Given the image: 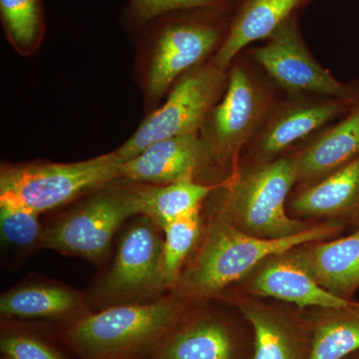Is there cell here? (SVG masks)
Instances as JSON below:
<instances>
[{
    "instance_id": "cell-26",
    "label": "cell",
    "mask_w": 359,
    "mask_h": 359,
    "mask_svg": "<svg viewBox=\"0 0 359 359\" xmlns=\"http://www.w3.org/2000/svg\"><path fill=\"white\" fill-rule=\"evenodd\" d=\"M238 0H129L124 18L136 29L158 16L173 11L194 8H212L233 14Z\"/></svg>"
},
{
    "instance_id": "cell-6",
    "label": "cell",
    "mask_w": 359,
    "mask_h": 359,
    "mask_svg": "<svg viewBox=\"0 0 359 359\" xmlns=\"http://www.w3.org/2000/svg\"><path fill=\"white\" fill-rule=\"evenodd\" d=\"M123 164L115 151L75 163L4 164L0 170V198L40 215L121 180Z\"/></svg>"
},
{
    "instance_id": "cell-15",
    "label": "cell",
    "mask_w": 359,
    "mask_h": 359,
    "mask_svg": "<svg viewBox=\"0 0 359 359\" xmlns=\"http://www.w3.org/2000/svg\"><path fill=\"white\" fill-rule=\"evenodd\" d=\"M297 186L309 185L359 156V102L339 121L316 132L294 148Z\"/></svg>"
},
{
    "instance_id": "cell-12",
    "label": "cell",
    "mask_w": 359,
    "mask_h": 359,
    "mask_svg": "<svg viewBox=\"0 0 359 359\" xmlns=\"http://www.w3.org/2000/svg\"><path fill=\"white\" fill-rule=\"evenodd\" d=\"M122 179L147 185H167L186 179L205 184L222 183L199 133L152 144L136 157L125 161Z\"/></svg>"
},
{
    "instance_id": "cell-9",
    "label": "cell",
    "mask_w": 359,
    "mask_h": 359,
    "mask_svg": "<svg viewBox=\"0 0 359 359\" xmlns=\"http://www.w3.org/2000/svg\"><path fill=\"white\" fill-rule=\"evenodd\" d=\"M285 20L262 46L245 52L287 95L334 97L359 102V87L341 82L309 48L302 32L301 16Z\"/></svg>"
},
{
    "instance_id": "cell-16",
    "label": "cell",
    "mask_w": 359,
    "mask_h": 359,
    "mask_svg": "<svg viewBox=\"0 0 359 359\" xmlns=\"http://www.w3.org/2000/svg\"><path fill=\"white\" fill-rule=\"evenodd\" d=\"M316 0H238L231 16L230 30L212 62L228 70L233 59L259 40H266L295 13Z\"/></svg>"
},
{
    "instance_id": "cell-3",
    "label": "cell",
    "mask_w": 359,
    "mask_h": 359,
    "mask_svg": "<svg viewBox=\"0 0 359 359\" xmlns=\"http://www.w3.org/2000/svg\"><path fill=\"white\" fill-rule=\"evenodd\" d=\"M228 74L223 98L210 111L199 133L222 182L238 173L245 148L285 95L245 51L233 59Z\"/></svg>"
},
{
    "instance_id": "cell-18",
    "label": "cell",
    "mask_w": 359,
    "mask_h": 359,
    "mask_svg": "<svg viewBox=\"0 0 359 359\" xmlns=\"http://www.w3.org/2000/svg\"><path fill=\"white\" fill-rule=\"evenodd\" d=\"M233 302L254 330V359H309L311 346L292 316L250 297H237Z\"/></svg>"
},
{
    "instance_id": "cell-10",
    "label": "cell",
    "mask_w": 359,
    "mask_h": 359,
    "mask_svg": "<svg viewBox=\"0 0 359 359\" xmlns=\"http://www.w3.org/2000/svg\"><path fill=\"white\" fill-rule=\"evenodd\" d=\"M163 229L148 216H138L123 233L114 261L95 290L107 306L158 299L168 290L163 271Z\"/></svg>"
},
{
    "instance_id": "cell-7",
    "label": "cell",
    "mask_w": 359,
    "mask_h": 359,
    "mask_svg": "<svg viewBox=\"0 0 359 359\" xmlns=\"http://www.w3.org/2000/svg\"><path fill=\"white\" fill-rule=\"evenodd\" d=\"M138 216L134 182L117 180L43 228L41 248L100 264L109 255L116 233Z\"/></svg>"
},
{
    "instance_id": "cell-19",
    "label": "cell",
    "mask_w": 359,
    "mask_h": 359,
    "mask_svg": "<svg viewBox=\"0 0 359 359\" xmlns=\"http://www.w3.org/2000/svg\"><path fill=\"white\" fill-rule=\"evenodd\" d=\"M222 183L205 184L194 179L167 185L135 183L140 216L150 217L162 228L201 211L205 201Z\"/></svg>"
},
{
    "instance_id": "cell-1",
    "label": "cell",
    "mask_w": 359,
    "mask_h": 359,
    "mask_svg": "<svg viewBox=\"0 0 359 359\" xmlns=\"http://www.w3.org/2000/svg\"><path fill=\"white\" fill-rule=\"evenodd\" d=\"M344 226L342 222L325 221L292 237L263 238L249 235L210 212L199 245L173 294L185 306L204 304L244 280L268 257L297 245L330 240L339 235Z\"/></svg>"
},
{
    "instance_id": "cell-25",
    "label": "cell",
    "mask_w": 359,
    "mask_h": 359,
    "mask_svg": "<svg viewBox=\"0 0 359 359\" xmlns=\"http://www.w3.org/2000/svg\"><path fill=\"white\" fill-rule=\"evenodd\" d=\"M42 233L39 214L13 201L0 198V235L4 247L28 254L41 248Z\"/></svg>"
},
{
    "instance_id": "cell-21",
    "label": "cell",
    "mask_w": 359,
    "mask_h": 359,
    "mask_svg": "<svg viewBox=\"0 0 359 359\" xmlns=\"http://www.w3.org/2000/svg\"><path fill=\"white\" fill-rule=\"evenodd\" d=\"M77 290L52 283H32L7 290L0 299L6 318H54L68 316L84 306Z\"/></svg>"
},
{
    "instance_id": "cell-2",
    "label": "cell",
    "mask_w": 359,
    "mask_h": 359,
    "mask_svg": "<svg viewBox=\"0 0 359 359\" xmlns=\"http://www.w3.org/2000/svg\"><path fill=\"white\" fill-rule=\"evenodd\" d=\"M231 14L194 8L158 16L136 28L141 86L148 102H158L175 82L218 52L230 30Z\"/></svg>"
},
{
    "instance_id": "cell-23",
    "label": "cell",
    "mask_w": 359,
    "mask_h": 359,
    "mask_svg": "<svg viewBox=\"0 0 359 359\" xmlns=\"http://www.w3.org/2000/svg\"><path fill=\"white\" fill-rule=\"evenodd\" d=\"M0 20L7 41L21 55L39 48L46 32L42 0H0Z\"/></svg>"
},
{
    "instance_id": "cell-17",
    "label": "cell",
    "mask_w": 359,
    "mask_h": 359,
    "mask_svg": "<svg viewBox=\"0 0 359 359\" xmlns=\"http://www.w3.org/2000/svg\"><path fill=\"white\" fill-rule=\"evenodd\" d=\"M290 252L321 287L353 299L359 289V226L346 237L308 243Z\"/></svg>"
},
{
    "instance_id": "cell-20",
    "label": "cell",
    "mask_w": 359,
    "mask_h": 359,
    "mask_svg": "<svg viewBox=\"0 0 359 359\" xmlns=\"http://www.w3.org/2000/svg\"><path fill=\"white\" fill-rule=\"evenodd\" d=\"M230 330L218 318H194L168 337L153 359H233Z\"/></svg>"
},
{
    "instance_id": "cell-24",
    "label": "cell",
    "mask_w": 359,
    "mask_h": 359,
    "mask_svg": "<svg viewBox=\"0 0 359 359\" xmlns=\"http://www.w3.org/2000/svg\"><path fill=\"white\" fill-rule=\"evenodd\" d=\"M163 271L168 290L174 292L182 273L188 263L189 257L195 252L202 237L201 211L170 222L162 226Z\"/></svg>"
},
{
    "instance_id": "cell-4",
    "label": "cell",
    "mask_w": 359,
    "mask_h": 359,
    "mask_svg": "<svg viewBox=\"0 0 359 359\" xmlns=\"http://www.w3.org/2000/svg\"><path fill=\"white\" fill-rule=\"evenodd\" d=\"M297 184L294 149L271 162L242 168L209 196L211 212L241 231L263 238L301 233L313 224L294 218L287 201Z\"/></svg>"
},
{
    "instance_id": "cell-27",
    "label": "cell",
    "mask_w": 359,
    "mask_h": 359,
    "mask_svg": "<svg viewBox=\"0 0 359 359\" xmlns=\"http://www.w3.org/2000/svg\"><path fill=\"white\" fill-rule=\"evenodd\" d=\"M0 351L6 359H66L41 340L22 334L2 335Z\"/></svg>"
},
{
    "instance_id": "cell-5",
    "label": "cell",
    "mask_w": 359,
    "mask_h": 359,
    "mask_svg": "<svg viewBox=\"0 0 359 359\" xmlns=\"http://www.w3.org/2000/svg\"><path fill=\"white\" fill-rule=\"evenodd\" d=\"M186 306L175 294L115 304L75 321L67 337L84 359L124 358L164 339L179 325Z\"/></svg>"
},
{
    "instance_id": "cell-28",
    "label": "cell",
    "mask_w": 359,
    "mask_h": 359,
    "mask_svg": "<svg viewBox=\"0 0 359 359\" xmlns=\"http://www.w3.org/2000/svg\"><path fill=\"white\" fill-rule=\"evenodd\" d=\"M347 359V358H346Z\"/></svg>"
},
{
    "instance_id": "cell-8",
    "label": "cell",
    "mask_w": 359,
    "mask_h": 359,
    "mask_svg": "<svg viewBox=\"0 0 359 359\" xmlns=\"http://www.w3.org/2000/svg\"><path fill=\"white\" fill-rule=\"evenodd\" d=\"M228 81V70L219 69L212 60L189 70L175 82L166 102L141 123L116 154L125 162L157 142L200 133L210 111L223 98Z\"/></svg>"
},
{
    "instance_id": "cell-14",
    "label": "cell",
    "mask_w": 359,
    "mask_h": 359,
    "mask_svg": "<svg viewBox=\"0 0 359 359\" xmlns=\"http://www.w3.org/2000/svg\"><path fill=\"white\" fill-rule=\"evenodd\" d=\"M287 212L299 219H323L359 223V156L309 185L297 186Z\"/></svg>"
},
{
    "instance_id": "cell-11",
    "label": "cell",
    "mask_w": 359,
    "mask_h": 359,
    "mask_svg": "<svg viewBox=\"0 0 359 359\" xmlns=\"http://www.w3.org/2000/svg\"><path fill=\"white\" fill-rule=\"evenodd\" d=\"M355 104L334 97L285 94L245 148L240 169L282 157L316 132L346 116Z\"/></svg>"
},
{
    "instance_id": "cell-13",
    "label": "cell",
    "mask_w": 359,
    "mask_h": 359,
    "mask_svg": "<svg viewBox=\"0 0 359 359\" xmlns=\"http://www.w3.org/2000/svg\"><path fill=\"white\" fill-rule=\"evenodd\" d=\"M243 283L250 294L290 302L301 309H339L355 304L335 297L321 287L290 250L264 259L243 280Z\"/></svg>"
},
{
    "instance_id": "cell-22",
    "label": "cell",
    "mask_w": 359,
    "mask_h": 359,
    "mask_svg": "<svg viewBox=\"0 0 359 359\" xmlns=\"http://www.w3.org/2000/svg\"><path fill=\"white\" fill-rule=\"evenodd\" d=\"M313 321L309 359H346L359 351V304L320 309Z\"/></svg>"
}]
</instances>
